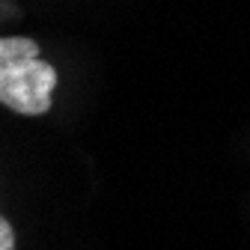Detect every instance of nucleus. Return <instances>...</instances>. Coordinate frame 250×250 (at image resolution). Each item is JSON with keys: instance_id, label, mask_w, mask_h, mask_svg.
<instances>
[{"instance_id": "nucleus-1", "label": "nucleus", "mask_w": 250, "mask_h": 250, "mask_svg": "<svg viewBox=\"0 0 250 250\" xmlns=\"http://www.w3.org/2000/svg\"><path fill=\"white\" fill-rule=\"evenodd\" d=\"M57 69L30 36H0V104L21 116H42L54 104Z\"/></svg>"}, {"instance_id": "nucleus-2", "label": "nucleus", "mask_w": 250, "mask_h": 250, "mask_svg": "<svg viewBox=\"0 0 250 250\" xmlns=\"http://www.w3.org/2000/svg\"><path fill=\"white\" fill-rule=\"evenodd\" d=\"M0 250H15V229L3 214H0Z\"/></svg>"}]
</instances>
